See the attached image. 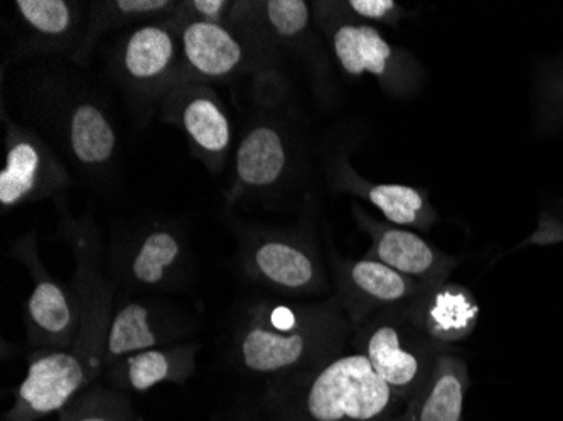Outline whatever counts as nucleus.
Listing matches in <instances>:
<instances>
[{
	"mask_svg": "<svg viewBox=\"0 0 563 421\" xmlns=\"http://www.w3.org/2000/svg\"><path fill=\"white\" fill-rule=\"evenodd\" d=\"M181 40L186 62L199 75L221 78L242 63V46L220 22H191L183 31Z\"/></svg>",
	"mask_w": 563,
	"mask_h": 421,
	"instance_id": "6e6552de",
	"label": "nucleus"
},
{
	"mask_svg": "<svg viewBox=\"0 0 563 421\" xmlns=\"http://www.w3.org/2000/svg\"><path fill=\"white\" fill-rule=\"evenodd\" d=\"M69 147L85 166H101L112 159L117 137L106 113L93 103L73 110L68 125Z\"/></svg>",
	"mask_w": 563,
	"mask_h": 421,
	"instance_id": "dca6fc26",
	"label": "nucleus"
},
{
	"mask_svg": "<svg viewBox=\"0 0 563 421\" xmlns=\"http://www.w3.org/2000/svg\"><path fill=\"white\" fill-rule=\"evenodd\" d=\"M479 307L473 293L461 285H448L433 293L426 309V329L439 341L454 342L474 331Z\"/></svg>",
	"mask_w": 563,
	"mask_h": 421,
	"instance_id": "4468645a",
	"label": "nucleus"
},
{
	"mask_svg": "<svg viewBox=\"0 0 563 421\" xmlns=\"http://www.w3.org/2000/svg\"><path fill=\"white\" fill-rule=\"evenodd\" d=\"M58 421H135L129 398L115 388L93 386L85 389L58 413Z\"/></svg>",
	"mask_w": 563,
	"mask_h": 421,
	"instance_id": "412c9836",
	"label": "nucleus"
},
{
	"mask_svg": "<svg viewBox=\"0 0 563 421\" xmlns=\"http://www.w3.org/2000/svg\"><path fill=\"white\" fill-rule=\"evenodd\" d=\"M347 5L357 15L366 19L387 18L395 9V2H391V0H351Z\"/></svg>",
	"mask_w": 563,
	"mask_h": 421,
	"instance_id": "a878e982",
	"label": "nucleus"
},
{
	"mask_svg": "<svg viewBox=\"0 0 563 421\" xmlns=\"http://www.w3.org/2000/svg\"><path fill=\"white\" fill-rule=\"evenodd\" d=\"M176 41L163 25H142L123 46V69L135 84H157L173 68Z\"/></svg>",
	"mask_w": 563,
	"mask_h": 421,
	"instance_id": "f8f14e48",
	"label": "nucleus"
},
{
	"mask_svg": "<svg viewBox=\"0 0 563 421\" xmlns=\"http://www.w3.org/2000/svg\"><path fill=\"white\" fill-rule=\"evenodd\" d=\"M369 256L408 277H423L435 265V253L417 234L387 230L379 234Z\"/></svg>",
	"mask_w": 563,
	"mask_h": 421,
	"instance_id": "a211bd4d",
	"label": "nucleus"
},
{
	"mask_svg": "<svg viewBox=\"0 0 563 421\" xmlns=\"http://www.w3.org/2000/svg\"><path fill=\"white\" fill-rule=\"evenodd\" d=\"M44 167L41 145L27 135L9 139L5 166L0 173V204L14 208L40 188Z\"/></svg>",
	"mask_w": 563,
	"mask_h": 421,
	"instance_id": "2eb2a0df",
	"label": "nucleus"
},
{
	"mask_svg": "<svg viewBox=\"0 0 563 421\" xmlns=\"http://www.w3.org/2000/svg\"><path fill=\"white\" fill-rule=\"evenodd\" d=\"M189 5H192L205 21L218 22L228 4L223 0H195Z\"/></svg>",
	"mask_w": 563,
	"mask_h": 421,
	"instance_id": "bb28decb",
	"label": "nucleus"
},
{
	"mask_svg": "<svg viewBox=\"0 0 563 421\" xmlns=\"http://www.w3.org/2000/svg\"><path fill=\"white\" fill-rule=\"evenodd\" d=\"M397 395L365 354L338 357L309 381L299 400V421H383Z\"/></svg>",
	"mask_w": 563,
	"mask_h": 421,
	"instance_id": "f03ea898",
	"label": "nucleus"
},
{
	"mask_svg": "<svg viewBox=\"0 0 563 421\" xmlns=\"http://www.w3.org/2000/svg\"><path fill=\"white\" fill-rule=\"evenodd\" d=\"M334 51L347 75L382 76L391 58V47L372 25H341L334 33Z\"/></svg>",
	"mask_w": 563,
	"mask_h": 421,
	"instance_id": "f3484780",
	"label": "nucleus"
},
{
	"mask_svg": "<svg viewBox=\"0 0 563 421\" xmlns=\"http://www.w3.org/2000/svg\"><path fill=\"white\" fill-rule=\"evenodd\" d=\"M117 11L126 15H151L159 14V12L167 11L173 8V2L169 0H119L115 2Z\"/></svg>",
	"mask_w": 563,
	"mask_h": 421,
	"instance_id": "393cba45",
	"label": "nucleus"
},
{
	"mask_svg": "<svg viewBox=\"0 0 563 421\" xmlns=\"http://www.w3.org/2000/svg\"><path fill=\"white\" fill-rule=\"evenodd\" d=\"M286 148L280 135L271 126L250 130L236 152L239 179L252 188L274 184L286 169Z\"/></svg>",
	"mask_w": 563,
	"mask_h": 421,
	"instance_id": "ddd939ff",
	"label": "nucleus"
},
{
	"mask_svg": "<svg viewBox=\"0 0 563 421\" xmlns=\"http://www.w3.org/2000/svg\"><path fill=\"white\" fill-rule=\"evenodd\" d=\"M466 388L464 367L451 357L439 359L401 421H461Z\"/></svg>",
	"mask_w": 563,
	"mask_h": 421,
	"instance_id": "9d476101",
	"label": "nucleus"
},
{
	"mask_svg": "<svg viewBox=\"0 0 563 421\" xmlns=\"http://www.w3.org/2000/svg\"><path fill=\"white\" fill-rule=\"evenodd\" d=\"M365 354L376 375L394 389L397 397L416 391L422 378L419 356L408 351L397 328L376 325L365 341Z\"/></svg>",
	"mask_w": 563,
	"mask_h": 421,
	"instance_id": "1a4fd4ad",
	"label": "nucleus"
},
{
	"mask_svg": "<svg viewBox=\"0 0 563 421\" xmlns=\"http://www.w3.org/2000/svg\"><path fill=\"white\" fill-rule=\"evenodd\" d=\"M267 15L280 36H296L309 24V8L302 0H271Z\"/></svg>",
	"mask_w": 563,
	"mask_h": 421,
	"instance_id": "b1692460",
	"label": "nucleus"
},
{
	"mask_svg": "<svg viewBox=\"0 0 563 421\" xmlns=\"http://www.w3.org/2000/svg\"><path fill=\"white\" fill-rule=\"evenodd\" d=\"M346 284L357 299L366 302H398L413 292V284L405 275L369 258L350 265Z\"/></svg>",
	"mask_w": 563,
	"mask_h": 421,
	"instance_id": "6ab92c4d",
	"label": "nucleus"
},
{
	"mask_svg": "<svg viewBox=\"0 0 563 421\" xmlns=\"http://www.w3.org/2000/svg\"><path fill=\"white\" fill-rule=\"evenodd\" d=\"M246 270L271 287L302 292L319 281L316 259L306 250L284 240H264L250 246Z\"/></svg>",
	"mask_w": 563,
	"mask_h": 421,
	"instance_id": "0eeeda50",
	"label": "nucleus"
},
{
	"mask_svg": "<svg viewBox=\"0 0 563 421\" xmlns=\"http://www.w3.org/2000/svg\"><path fill=\"white\" fill-rule=\"evenodd\" d=\"M80 250L76 262V288L84 302V328L68 351L40 350L31 354L27 376L15 392L5 421H40L59 413L69 401L90 388L106 369V344L112 319V290L95 267L90 246Z\"/></svg>",
	"mask_w": 563,
	"mask_h": 421,
	"instance_id": "f257e3e1",
	"label": "nucleus"
},
{
	"mask_svg": "<svg viewBox=\"0 0 563 421\" xmlns=\"http://www.w3.org/2000/svg\"><path fill=\"white\" fill-rule=\"evenodd\" d=\"M183 126L191 141L207 154H223L232 129L217 101L208 97H196L183 110Z\"/></svg>",
	"mask_w": 563,
	"mask_h": 421,
	"instance_id": "aec40b11",
	"label": "nucleus"
},
{
	"mask_svg": "<svg viewBox=\"0 0 563 421\" xmlns=\"http://www.w3.org/2000/svg\"><path fill=\"white\" fill-rule=\"evenodd\" d=\"M196 346L156 347L117 361L109 369L110 385L115 389L142 392L163 383H185L195 372Z\"/></svg>",
	"mask_w": 563,
	"mask_h": 421,
	"instance_id": "423d86ee",
	"label": "nucleus"
},
{
	"mask_svg": "<svg viewBox=\"0 0 563 421\" xmlns=\"http://www.w3.org/2000/svg\"><path fill=\"white\" fill-rule=\"evenodd\" d=\"M311 328L300 322L299 313L289 307H274L255 313L240 329V363L250 373L274 375L299 366L311 351Z\"/></svg>",
	"mask_w": 563,
	"mask_h": 421,
	"instance_id": "20e7f679",
	"label": "nucleus"
},
{
	"mask_svg": "<svg viewBox=\"0 0 563 421\" xmlns=\"http://www.w3.org/2000/svg\"><path fill=\"white\" fill-rule=\"evenodd\" d=\"M185 245L173 231H151L126 256V277L139 287L169 284L185 262Z\"/></svg>",
	"mask_w": 563,
	"mask_h": 421,
	"instance_id": "9b49d317",
	"label": "nucleus"
},
{
	"mask_svg": "<svg viewBox=\"0 0 563 421\" xmlns=\"http://www.w3.org/2000/svg\"><path fill=\"white\" fill-rule=\"evenodd\" d=\"M15 8L24 22L46 36H62L71 27L73 12L65 0H19Z\"/></svg>",
	"mask_w": 563,
	"mask_h": 421,
	"instance_id": "5701e85b",
	"label": "nucleus"
},
{
	"mask_svg": "<svg viewBox=\"0 0 563 421\" xmlns=\"http://www.w3.org/2000/svg\"><path fill=\"white\" fill-rule=\"evenodd\" d=\"M15 256L30 268L33 292L25 303V324L33 346L47 351H68L75 346L84 328L80 292L63 287L47 274L37 255L33 236L14 246Z\"/></svg>",
	"mask_w": 563,
	"mask_h": 421,
	"instance_id": "7ed1b4c3",
	"label": "nucleus"
},
{
	"mask_svg": "<svg viewBox=\"0 0 563 421\" xmlns=\"http://www.w3.org/2000/svg\"><path fill=\"white\" fill-rule=\"evenodd\" d=\"M185 334L173 318L147 302L123 303L110 319L106 344V367L141 351L156 350Z\"/></svg>",
	"mask_w": 563,
	"mask_h": 421,
	"instance_id": "39448f33",
	"label": "nucleus"
},
{
	"mask_svg": "<svg viewBox=\"0 0 563 421\" xmlns=\"http://www.w3.org/2000/svg\"><path fill=\"white\" fill-rule=\"evenodd\" d=\"M368 198L395 224L416 223L423 206L419 191L400 184H379L369 189Z\"/></svg>",
	"mask_w": 563,
	"mask_h": 421,
	"instance_id": "4be33fe9",
	"label": "nucleus"
}]
</instances>
